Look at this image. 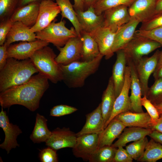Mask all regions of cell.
I'll return each mask as SVG.
<instances>
[{"instance_id": "43", "label": "cell", "mask_w": 162, "mask_h": 162, "mask_svg": "<svg viewBox=\"0 0 162 162\" xmlns=\"http://www.w3.org/2000/svg\"><path fill=\"white\" fill-rule=\"evenodd\" d=\"M10 18L2 21L0 23V45H3L6 40L7 36L13 23Z\"/></svg>"}, {"instance_id": "8", "label": "cell", "mask_w": 162, "mask_h": 162, "mask_svg": "<svg viewBox=\"0 0 162 162\" xmlns=\"http://www.w3.org/2000/svg\"><path fill=\"white\" fill-rule=\"evenodd\" d=\"M160 51L157 50L149 57H143L135 65L141 86L142 96H146L149 77L156 67Z\"/></svg>"}, {"instance_id": "16", "label": "cell", "mask_w": 162, "mask_h": 162, "mask_svg": "<svg viewBox=\"0 0 162 162\" xmlns=\"http://www.w3.org/2000/svg\"><path fill=\"white\" fill-rule=\"evenodd\" d=\"M116 32L102 26L90 34L97 43L100 54L106 59L112 57L114 53L112 47Z\"/></svg>"}, {"instance_id": "52", "label": "cell", "mask_w": 162, "mask_h": 162, "mask_svg": "<svg viewBox=\"0 0 162 162\" xmlns=\"http://www.w3.org/2000/svg\"><path fill=\"white\" fill-rule=\"evenodd\" d=\"M84 3L85 8L86 7V10L90 6H93L98 0H83Z\"/></svg>"}, {"instance_id": "40", "label": "cell", "mask_w": 162, "mask_h": 162, "mask_svg": "<svg viewBox=\"0 0 162 162\" xmlns=\"http://www.w3.org/2000/svg\"><path fill=\"white\" fill-rule=\"evenodd\" d=\"M75 107L66 105H59L53 107L50 112V116L60 117L71 114L77 110Z\"/></svg>"}, {"instance_id": "46", "label": "cell", "mask_w": 162, "mask_h": 162, "mask_svg": "<svg viewBox=\"0 0 162 162\" xmlns=\"http://www.w3.org/2000/svg\"><path fill=\"white\" fill-rule=\"evenodd\" d=\"M153 74L155 80L162 77V50L160 51L156 67Z\"/></svg>"}, {"instance_id": "15", "label": "cell", "mask_w": 162, "mask_h": 162, "mask_svg": "<svg viewBox=\"0 0 162 162\" xmlns=\"http://www.w3.org/2000/svg\"><path fill=\"white\" fill-rule=\"evenodd\" d=\"M76 134L70 130L69 128H58L52 132L46 141V145L56 150L65 148H73L76 141Z\"/></svg>"}, {"instance_id": "35", "label": "cell", "mask_w": 162, "mask_h": 162, "mask_svg": "<svg viewBox=\"0 0 162 162\" xmlns=\"http://www.w3.org/2000/svg\"><path fill=\"white\" fill-rule=\"evenodd\" d=\"M148 142L146 136L128 145L125 149L133 159L137 161L144 154Z\"/></svg>"}, {"instance_id": "21", "label": "cell", "mask_w": 162, "mask_h": 162, "mask_svg": "<svg viewBox=\"0 0 162 162\" xmlns=\"http://www.w3.org/2000/svg\"><path fill=\"white\" fill-rule=\"evenodd\" d=\"M127 64L130 68L131 83L130 96L131 104V111L137 113L142 112L141 100L142 91L141 84L136 72L135 65L131 61L127 60Z\"/></svg>"}, {"instance_id": "1", "label": "cell", "mask_w": 162, "mask_h": 162, "mask_svg": "<svg viewBox=\"0 0 162 162\" xmlns=\"http://www.w3.org/2000/svg\"><path fill=\"white\" fill-rule=\"evenodd\" d=\"M49 87L48 79L38 73L26 82L0 92V105L5 108L19 105L34 111L39 107L40 99Z\"/></svg>"}, {"instance_id": "24", "label": "cell", "mask_w": 162, "mask_h": 162, "mask_svg": "<svg viewBox=\"0 0 162 162\" xmlns=\"http://www.w3.org/2000/svg\"><path fill=\"white\" fill-rule=\"evenodd\" d=\"M37 39L36 34L30 28L19 21L14 22L8 33L4 44L8 47L12 43L18 41H33Z\"/></svg>"}, {"instance_id": "33", "label": "cell", "mask_w": 162, "mask_h": 162, "mask_svg": "<svg viewBox=\"0 0 162 162\" xmlns=\"http://www.w3.org/2000/svg\"><path fill=\"white\" fill-rule=\"evenodd\" d=\"M117 148L111 146L98 147L88 160L90 162H114Z\"/></svg>"}, {"instance_id": "48", "label": "cell", "mask_w": 162, "mask_h": 162, "mask_svg": "<svg viewBox=\"0 0 162 162\" xmlns=\"http://www.w3.org/2000/svg\"><path fill=\"white\" fill-rule=\"evenodd\" d=\"M151 129L162 133V114L160 115L159 118L152 125Z\"/></svg>"}, {"instance_id": "51", "label": "cell", "mask_w": 162, "mask_h": 162, "mask_svg": "<svg viewBox=\"0 0 162 162\" xmlns=\"http://www.w3.org/2000/svg\"><path fill=\"white\" fill-rule=\"evenodd\" d=\"M43 0H19L18 6L20 7L35 2H40Z\"/></svg>"}, {"instance_id": "17", "label": "cell", "mask_w": 162, "mask_h": 162, "mask_svg": "<svg viewBox=\"0 0 162 162\" xmlns=\"http://www.w3.org/2000/svg\"><path fill=\"white\" fill-rule=\"evenodd\" d=\"M156 0H135L129 6L130 18L142 23L146 22L155 14Z\"/></svg>"}, {"instance_id": "26", "label": "cell", "mask_w": 162, "mask_h": 162, "mask_svg": "<svg viewBox=\"0 0 162 162\" xmlns=\"http://www.w3.org/2000/svg\"><path fill=\"white\" fill-rule=\"evenodd\" d=\"M126 127L121 121L115 117L102 132L98 134V147L111 146L114 140L118 137Z\"/></svg>"}, {"instance_id": "14", "label": "cell", "mask_w": 162, "mask_h": 162, "mask_svg": "<svg viewBox=\"0 0 162 162\" xmlns=\"http://www.w3.org/2000/svg\"><path fill=\"white\" fill-rule=\"evenodd\" d=\"M99 135L95 134H83L77 137L73 152L76 157L89 160L98 148Z\"/></svg>"}, {"instance_id": "38", "label": "cell", "mask_w": 162, "mask_h": 162, "mask_svg": "<svg viewBox=\"0 0 162 162\" xmlns=\"http://www.w3.org/2000/svg\"><path fill=\"white\" fill-rule=\"evenodd\" d=\"M134 36L148 38L159 43L162 46V26L148 30H136Z\"/></svg>"}, {"instance_id": "45", "label": "cell", "mask_w": 162, "mask_h": 162, "mask_svg": "<svg viewBox=\"0 0 162 162\" xmlns=\"http://www.w3.org/2000/svg\"><path fill=\"white\" fill-rule=\"evenodd\" d=\"M8 47L4 44L0 46V70L6 65L8 58Z\"/></svg>"}, {"instance_id": "30", "label": "cell", "mask_w": 162, "mask_h": 162, "mask_svg": "<svg viewBox=\"0 0 162 162\" xmlns=\"http://www.w3.org/2000/svg\"><path fill=\"white\" fill-rule=\"evenodd\" d=\"M81 35L82 41L81 60H93L100 54L98 44L90 34L82 31Z\"/></svg>"}, {"instance_id": "42", "label": "cell", "mask_w": 162, "mask_h": 162, "mask_svg": "<svg viewBox=\"0 0 162 162\" xmlns=\"http://www.w3.org/2000/svg\"><path fill=\"white\" fill-rule=\"evenodd\" d=\"M42 162H57L58 161L56 150L50 147L41 150L39 154Z\"/></svg>"}, {"instance_id": "47", "label": "cell", "mask_w": 162, "mask_h": 162, "mask_svg": "<svg viewBox=\"0 0 162 162\" xmlns=\"http://www.w3.org/2000/svg\"><path fill=\"white\" fill-rule=\"evenodd\" d=\"M148 136L156 142L162 144V133L154 130Z\"/></svg>"}, {"instance_id": "13", "label": "cell", "mask_w": 162, "mask_h": 162, "mask_svg": "<svg viewBox=\"0 0 162 162\" xmlns=\"http://www.w3.org/2000/svg\"><path fill=\"white\" fill-rule=\"evenodd\" d=\"M130 83V68L127 65L126 68L123 86L120 93L116 98L111 115L109 120L105 124L104 129L117 115L122 113L131 111V104L129 95Z\"/></svg>"}, {"instance_id": "25", "label": "cell", "mask_w": 162, "mask_h": 162, "mask_svg": "<svg viewBox=\"0 0 162 162\" xmlns=\"http://www.w3.org/2000/svg\"><path fill=\"white\" fill-rule=\"evenodd\" d=\"M116 53V58L113 66L112 76L116 98L120 93L124 83L127 60L123 50H118Z\"/></svg>"}, {"instance_id": "29", "label": "cell", "mask_w": 162, "mask_h": 162, "mask_svg": "<svg viewBox=\"0 0 162 162\" xmlns=\"http://www.w3.org/2000/svg\"><path fill=\"white\" fill-rule=\"evenodd\" d=\"M47 119L44 116L37 113L34 129L30 136L34 143L46 142L52 134L47 126Z\"/></svg>"}, {"instance_id": "53", "label": "cell", "mask_w": 162, "mask_h": 162, "mask_svg": "<svg viewBox=\"0 0 162 162\" xmlns=\"http://www.w3.org/2000/svg\"><path fill=\"white\" fill-rule=\"evenodd\" d=\"M154 105L157 109L159 115L162 114V104Z\"/></svg>"}, {"instance_id": "49", "label": "cell", "mask_w": 162, "mask_h": 162, "mask_svg": "<svg viewBox=\"0 0 162 162\" xmlns=\"http://www.w3.org/2000/svg\"><path fill=\"white\" fill-rule=\"evenodd\" d=\"M74 1V8L75 10H85L84 3L83 0H73Z\"/></svg>"}, {"instance_id": "18", "label": "cell", "mask_w": 162, "mask_h": 162, "mask_svg": "<svg viewBox=\"0 0 162 162\" xmlns=\"http://www.w3.org/2000/svg\"><path fill=\"white\" fill-rule=\"evenodd\" d=\"M40 2H32L18 7L10 17L13 22L19 21L31 28L35 24L38 15Z\"/></svg>"}, {"instance_id": "4", "label": "cell", "mask_w": 162, "mask_h": 162, "mask_svg": "<svg viewBox=\"0 0 162 162\" xmlns=\"http://www.w3.org/2000/svg\"><path fill=\"white\" fill-rule=\"evenodd\" d=\"M56 55L48 46L36 51L30 58L38 71L54 84L62 81L59 65L55 61Z\"/></svg>"}, {"instance_id": "39", "label": "cell", "mask_w": 162, "mask_h": 162, "mask_svg": "<svg viewBox=\"0 0 162 162\" xmlns=\"http://www.w3.org/2000/svg\"><path fill=\"white\" fill-rule=\"evenodd\" d=\"M162 26V12L155 14L148 21L142 23L139 29L148 30Z\"/></svg>"}, {"instance_id": "41", "label": "cell", "mask_w": 162, "mask_h": 162, "mask_svg": "<svg viewBox=\"0 0 162 162\" xmlns=\"http://www.w3.org/2000/svg\"><path fill=\"white\" fill-rule=\"evenodd\" d=\"M141 103L142 106L146 109L150 116L152 125L154 124L160 116L157 109L146 96H143L142 98Z\"/></svg>"}, {"instance_id": "23", "label": "cell", "mask_w": 162, "mask_h": 162, "mask_svg": "<svg viewBox=\"0 0 162 162\" xmlns=\"http://www.w3.org/2000/svg\"><path fill=\"white\" fill-rule=\"evenodd\" d=\"M85 124L81 130L77 133V137L87 134H99L104 130V124L101 110V103L92 112L86 116Z\"/></svg>"}, {"instance_id": "2", "label": "cell", "mask_w": 162, "mask_h": 162, "mask_svg": "<svg viewBox=\"0 0 162 162\" xmlns=\"http://www.w3.org/2000/svg\"><path fill=\"white\" fill-rule=\"evenodd\" d=\"M38 72L30 58L20 61L8 58L6 65L0 70V92L26 82Z\"/></svg>"}, {"instance_id": "37", "label": "cell", "mask_w": 162, "mask_h": 162, "mask_svg": "<svg viewBox=\"0 0 162 162\" xmlns=\"http://www.w3.org/2000/svg\"><path fill=\"white\" fill-rule=\"evenodd\" d=\"M19 0H0V21L10 18L18 6Z\"/></svg>"}, {"instance_id": "3", "label": "cell", "mask_w": 162, "mask_h": 162, "mask_svg": "<svg viewBox=\"0 0 162 162\" xmlns=\"http://www.w3.org/2000/svg\"><path fill=\"white\" fill-rule=\"evenodd\" d=\"M103 57L100 54L91 60L77 61L67 65L59 64L62 72V81L69 88L83 86L86 79L98 70Z\"/></svg>"}, {"instance_id": "11", "label": "cell", "mask_w": 162, "mask_h": 162, "mask_svg": "<svg viewBox=\"0 0 162 162\" xmlns=\"http://www.w3.org/2000/svg\"><path fill=\"white\" fill-rule=\"evenodd\" d=\"M0 127L3 129L5 136L0 147L5 150L8 154L12 149L19 146L16 139L22 132L18 125L10 122L6 112L4 111L2 107L0 112Z\"/></svg>"}, {"instance_id": "12", "label": "cell", "mask_w": 162, "mask_h": 162, "mask_svg": "<svg viewBox=\"0 0 162 162\" xmlns=\"http://www.w3.org/2000/svg\"><path fill=\"white\" fill-rule=\"evenodd\" d=\"M127 6L122 5L111 8L103 13V26L116 32L118 29L130 20Z\"/></svg>"}, {"instance_id": "10", "label": "cell", "mask_w": 162, "mask_h": 162, "mask_svg": "<svg viewBox=\"0 0 162 162\" xmlns=\"http://www.w3.org/2000/svg\"><path fill=\"white\" fill-rule=\"evenodd\" d=\"M49 44L37 39L33 41H22L11 44L7 48L8 58H12L18 60L30 58L36 51L48 46Z\"/></svg>"}, {"instance_id": "36", "label": "cell", "mask_w": 162, "mask_h": 162, "mask_svg": "<svg viewBox=\"0 0 162 162\" xmlns=\"http://www.w3.org/2000/svg\"><path fill=\"white\" fill-rule=\"evenodd\" d=\"M146 96L153 105L162 104V77L155 80Z\"/></svg>"}, {"instance_id": "27", "label": "cell", "mask_w": 162, "mask_h": 162, "mask_svg": "<svg viewBox=\"0 0 162 162\" xmlns=\"http://www.w3.org/2000/svg\"><path fill=\"white\" fill-rule=\"evenodd\" d=\"M153 130L150 128L138 127L125 128L118 137V140L111 146L116 148L123 147L128 142L139 140L148 136Z\"/></svg>"}, {"instance_id": "31", "label": "cell", "mask_w": 162, "mask_h": 162, "mask_svg": "<svg viewBox=\"0 0 162 162\" xmlns=\"http://www.w3.org/2000/svg\"><path fill=\"white\" fill-rule=\"evenodd\" d=\"M61 10L62 18L68 19L71 23L78 37L81 38V29L73 5L70 0H55Z\"/></svg>"}, {"instance_id": "50", "label": "cell", "mask_w": 162, "mask_h": 162, "mask_svg": "<svg viewBox=\"0 0 162 162\" xmlns=\"http://www.w3.org/2000/svg\"><path fill=\"white\" fill-rule=\"evenodd\" d=\"M155 14L162 12V0H156Z\"/></svg>"}, {"instance_id": "5", "label": "cell", "mask_w": 162, "mask_h": 162, "mask_svg": "<svg viewBox=\"0 0 162 162\" xmlns=\"http://www.w3.org/2000/svg\"><path fill=\"white\" fill-rule=\"evenodd\" d=\"M62 20L58 22L55 20L45 28L35 33L37 39L51 43L57 48L63 46L70 38L78 36L74 28L68 29L65 26V21Z\"/></svg>"}, {"instance_id": "7", "label": "cell", "mask_w": 162, "mask_h": 162, "mask_svg": "<svg viewBox=\"0 0 162 162\" xmlns=\"http://www.w3.org/2000/svg\"><path fill=\"white\" fill-rule=\"evenodd\" d=\"M61 13L59 6L52 0H43L40 2L39 12L36 22L30 28L34 33L39 32L49 26Z\"/></svg>"}, {"instance_id": "32", "label": "cell", "mask_w": 162, "mask_h": 162, "mask_svg": "<svg viewBox=\"0 0 162 162\" xmlns=\"http://www.w3.org/2000/svg\"><path fill=\"white\" fill-rule=\"evenodd\" d=\"M162 159V144L152 139L148 142L142 155L137 160L142 162H156Z\"/></svg>"}, {"instance_id": "28", "label": "cell", "mask_w": 162, "mask_h": 162, "mask_svg": "<svg viewBox=\"0 0 162 162\" xmlns=\"http://www.w3.org/2000/svg\"><path fill=\"white\" fill-rule=\"evenodd\" d=\"M116 99L114 84L111 76L109 79L107 87L103 93L100 103L104 126L111 115Z\"/></svg>"}, {"instance_id": "34", "label": "cell", "mask_w": 162, "mask_h": 162, "mask_svg": "<svg viewBox=\"0 0 162 162\" xmlns=\"http://www.w3.org/2000/svg\"><path fill=\"white\" fill-rule=\"evenodd\" d=\"M135 0H98L94 5L95 13L100 15L106 10L115 7L124 5L129 6Z\"/></svg>"}, {"instance_id": "19", "label": "cell", "mask_w": 162, "mask_h": 162, "mask_svg": "<svg viewBox=\"0 0 162 162\" xmlns=\"http://www.w3.org/2000/svg\"><path fill=\"white\" fill-rule=\"evenodd\" d=\"M75 11L80 25L81 32L91 34L103 26V14L100 15H97L93 6H90L84 11Z\"/></svg>"}, {"instance_id": "6", "label": "cell", "mask_w": 162, "mask_h": 162, "mask_svg": "<svg viewBox=\"0 0 162 162\" xmlns=\"http://www.w3.org/2000/svg\"><path fill=\"white\" fill-rule=\"evenodd\" d=\"M162 46L159 43L148 38L134 36L122 50L127 60L136 64L144 56Z\"/></svg>"}, {"instance_id": "22", "label": "cell", "mask_w": 162, "mask_h": 162, "mask_svg": "<svg viewBox=\"0 0 162 162\" xmlns=\"http://www.w3.org/2000/svg\"><path fill=\"white\" fill-rule=\"evenodd\" d=\"M126 127L151 129L152 120L147 112L137 113L130 111L121 113L115 117Z\"/></svg>"}, {"instance_id": "20", "label": "cell", "mask_w": 162, "mask_h": 162, "mask_svg": "<svg viewBox=\"0 0 162 162\" xmlns=\"http://www.w3.org/2000/svg\"><path fill=\"white\" fill-rule=\"evenodd\" d=\"M140 23L135 19H131L118 29L115 33L112 47L114 53L122 50L133 38L136 28Z\"/></svg>"}, {"instance_id": "44", "label": "cell", "mask_w": 162, "mask_h": 162, "mask_svg": "<svg viewBox=\"0 0 162 162\" xmlns=\"http://www.w3.org/2000/svg\"><path fill=\"white\" fill-rule=\"evenodd\" d=\"M115 154L114 162H132L133 159L122 147L117 148Z\"/></svg>"}, {"instance_id": "9", "label": "cell", "mask_w": 162, "mask_h": 162, "mask_svg": "<svg viewBox=\"0 0 162 162\" xmlns=\"http://www.w3.org/2000/svg\"><path fill=\"white\" fill-rule=\"evenodd\" d=\"M82 41L78 36L70 38L63 47L57 48L59 51L55 59L58 64L67 65L82 58Z\"/></svg>"}]
</instances>
